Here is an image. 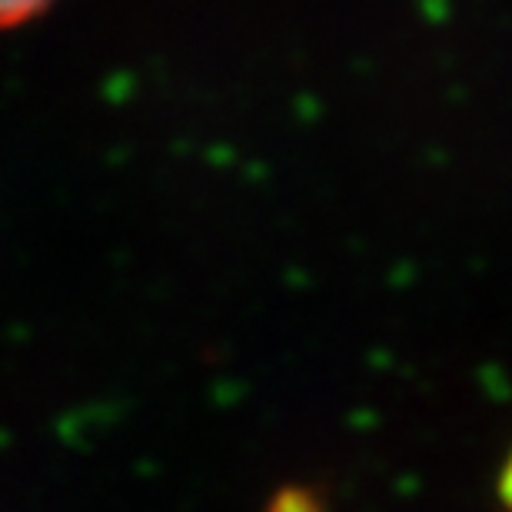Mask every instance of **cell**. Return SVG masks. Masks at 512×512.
<instances>
[{"instance_id":"6da1fadb","label":"cell","mask_w":512,"mask_h":512,"mask_svg":"<svg viewBox=\"0 0 512 512\" xmlns=\"http://www.w3.org/2000/svg\"><path fill=\"white\" fill-rule=\"evenodd\" d=\"M50 0H0V27H14L24 24L27 17L40 14Z\"/></svg>"},{"instance_id":"7a4b0ae2","label":"cell","mask_w":512,"mask_h":512,"mask_svg":"<svg viewBox=\"0 0 512 512\" xmlns=\"http://www.w3.org/2000/svg\"><path fill=\"white\" fill-rule=\"evenodd\" d=\"M506 499H509V506H512V463L506 469Z\"/></svg>"}]
</instances>
